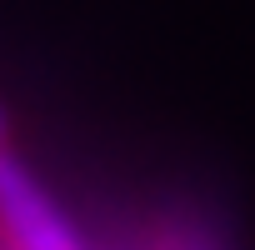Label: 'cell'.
Instances as JSON below:
<instances>
[{
    "label": "cell",
    "instance_id": "1",
    "mask_svg": "<svg viewBox=\"0 0 255 250\" xmlns=\"http://www.w3.org/2000/svg\"><path fill=\"white\" fill-rule=\"evenodd\" d=\"M0 240L10 250H85L50 190L0 150Z\"/></svg>",
    "mask_w": 255,
    "mask_h": 250
},
{
    "label": "cell",
    "instance_id": "2",
    "mask_svg": "<svg viewBox=\"0 0 255 250\" xmlns=\"http://www.w3.org/2000/svg\"><path fill=\"white\" fill-rule=\"evenodd\" d=\"M0 135H5V125H0Z\"/></svg>",
    "mask_w": 255,
    "mask_h": 250
}]
</instances>
